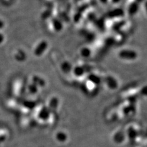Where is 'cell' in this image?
Here are the masks:
<instances>
[{
    "instance_id": "cell-10",
    "label": "cell",
    "mask_w": 147,
    "mask_h": 147,
    "mask_svg": "<svg viewBox=\"0 0 147 147\" xmlns=\"http://www.w3.org/2000/svg\"><path fill=\"white\" fill-rule=\"evenodd\" d=\"M100 2L102 4H105L108 2L109 0H99Z\"/></svg>"
},
{
    "instance_id": "cell-8",
    "label": "cell",
    "mask_w": 147,
    "mask_h": 147,
    "mask_svg": "<svg viewBox=\"0 0 147 147\" xmlns=\"http://www.w3.org/2000/svg\"><path fill=\"white\" fill-rule=\"evenodd\" d=\"M121 0H111V1L113 4H118L120 2Z\"/></svg>"
},
{
    "instance_id": "cell-7",
    "label": "cell",
    "mask_w": 147,
    "mask_h": 147,
    "mask_svg": "<svg viewBox=\"0 0 147 147\" xmlns=\"http://www.w3.org/2000/svg\"><path fill=\"white\" fill-rule=\"evenodd\" d=\"M4 39V36L1 33H0V44H1L3 42Z\"/></svg>"
},
{
    "instance_id": "cell-3",
    "label": "cell",
    "mask_w": 147,
    "mask_h": 147,
    "mask_svg": "<svg viewBox=\"0 0 147 147\" xmlns=\"http://www.w3.org/2000/svg\"><path fill=\"white\" fill-rule=\"evenodd\" d=\"M139 5L137 2H132L128 7V13L131 16H134L139 11Z\"/></svg>"
},
{
    "instance_id": "cell-9",
    "label": "cell",
    "mask_w": 147,
    "mask_h": 147,
    "mask_svg": "<svg viewBox=\"0 0 147 147\" xmlns=\"http://www.w3.org/2000/svg\"><path fill=\"white\" fill-rule=\"evenodd\" d=\"M4 22L2 20H0V29H2L4 27Z\"/></svg>"
},
{
    "instance_id": "cell-1",
    "label": "cell",
    "mask_w": 147,
    "mask_h": 147,
    "mask_svg": "<svg viewBox=\"0 0 147 147\" xmlns=\"http://www.w3.org/2000/svg\"><path fill=\"white\" fill-rule=\"evenodd\" d=\"M119 57L127 60H134L137 57V53L135 50L130 49H123L118 53Z\"/></svg>"
},
{
    "instance_id": "cell-6",
    "label": "cell",
    "mask_w": 147,
    "mask_h": 147,
    "mask_svg": "<svg viewBox=\"0 0 147 147\" xmlns=\"http://www.w3.org/2000/svg\"><path fill=\"white\" fill-rule=\"evenodd\" d=\"M80 53L81 55V56L82 57H84V58H88L89 57L91 54V50L88 48V47H84V48H82L80 50Z\"/></svg>"
},
{
    "instance_id": "cell-5",
    "label": "cell",
    "mask_w": 147,
    "mask_h": 147,
    "mask_svg": "<svg viewBox=\"0 0 147 147\" xmlns=\"http://www.w3.org/2000/svg\"><path fill=\"white\" fill-rule=\"evenodd\" d=\"M123 15V10L121 9H114L113 11H110L109 13V16L111 17H120Z\"/></svg>"
},
{
    "instance_id": "cell-2",
    "label": "cell",
    "mask_w": 147,
    "mask_h": 147,
    "mask_svg": "<svg viewBox=\"0 0 147 147\" xmlns=\"http://www.w3.org/2000/svg\"><path fill=\"white\" fill-rule=\"evenodd\" d=\"M48 47V42L44 40H41L40 42L36 45L34 50V55L36 57H40L46 51Z\"/></svg>"
},
{
    "instance_id": "cell-4",
    "label": "cell",
    "mask_w": 147,
    "mask_h": 147,
    "mask_svg": "<svg viewBox=\"0 0 147 147\" xmlns=\"http://www.w3.org/2000/svg\"><path fill=\"white\" fill-rule=\"evenodd\" d=\"M52 25L54 30L56 31L57 32L61 31L63 28L62 22L59 20L57 19V18H55L54 20H53Z\"/></svg>"
}]
</instances>
